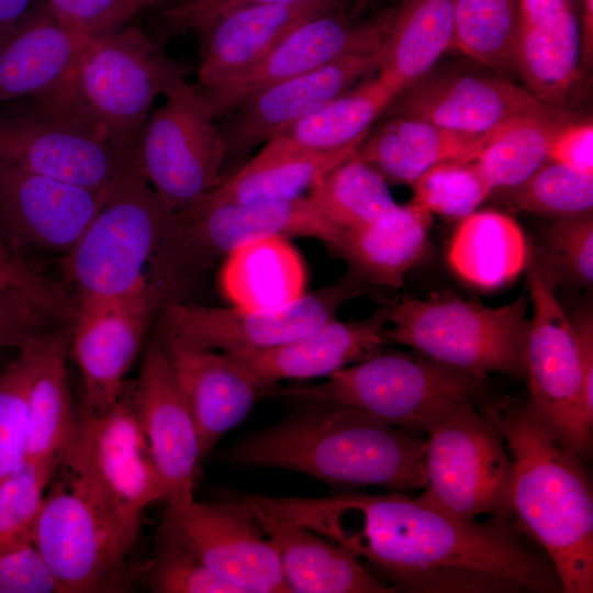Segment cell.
<instances>
[{"label":"cell","mask_w":593,"mask_h":593,"mask_svg":"<svg viewBox=\"0 0 593 593\" xmlns=\"http://www.w3.org/2000/svg\"><path fill=\"white\" fill-rule=\"evenodd\" d=\"M253 499L343 546L393 592H561L550 559L513 517L469 521L401 492Z\"/></svg>","instance_id":"6da1fadb"},{"label":"cell","mask_w":593,"mask_h":593,"mask_svg":"<svg viewBox=\"0 0 593 593\" xmlns=\"http://www.w3.org/2000/svg\"><path fill=\"white\" fill-rule=\"evenodd\" d=\"M292 400L294 405L279 422L224 450L225 463L296 471L339 488L381 486L401 493L424 489L426 441L419 432L357 410Z\"/></svg>","instance_id":"7a4b0ae2"},{"label":"cell","mask_w":593,"mask_h":593,"mask_svg":"<svg viewBox=\"0 0 593 593\" xmlns=\"http://www.w3.org/2000/svg\"><path fill=\"white\" fill-rule=\"evenodd\" d=\"M501 432L512 461L511 505L521 528L547 555L561 592H593V491L582 459L527 401L478 402Z\"/></svg>","instance_id":"3957f363"},{"label":"cell","mask_w":593,"mask_h":593,"mask_svg":"<svg viewBox=\"0 0 593 593\" xmlns=\"http://www.w3.org/2000/svg\"><path fill=\"white\" fill-rule=\"evenodd\" d=\"M186 77L141 29L123 27L88 41L70 72L52 92L32 98L43 108L135 155L153 101Z\"/></svg>","instance_id":"277c9868"},{"label":"cell","mask_w":593,"mask_h":593,"mask_svg":"<svg viewBox=\"0 0 593 593\" xmlns=\"http://www.w3.org/2000/svg\"><path fill=\"white\" fill-rule=\"evenodd\" d=\"M59 467L66 471L68 489L90 505L128 557L143 511L161 502L158 475L130 394L122 393L103 413L77 414Z\"/></svg>","instance_id":"5b68a950"},{"label":"cell","mask_w":593,"mask_h":593,"mask_svg":"<svg viewBox=\"0 0 593 593\" xmlns=\"http://www.w3.org/2000/svg\"><path fill=\"white\" fill-rule=\"evenodd\" d=\"M529 298L490 307L449 293L403 298L390 305L387 343L480 377H525Z\"/></svg>","instance_id":"8992f818"},{"label":"cell","mask_w":593,"mask_h":593,"mask_svg":"<svg viewBox=\"0 0 593 593\" xmlns=\"http://www.w3.org/2000/svg\"><path fill=\"white\" fill-rule=\"evenodd\" d=\"M483 379L418 353L380 350L320 384L273 388L269 394L353 409L423 433L426 422L445 407L461 401L479 402L484 396Z\"/></svg>","instance_id":"52a82bcc"},{"label":"cell","mask_w":593,"mask_h":593,"mask_svg":"<svg viewBox=\"0 0 593 593\" xmlns=\"http://www.w3.org/2000/svg\"><path fill=\"white\" fill-rule=\"evenodd\" d=\"M426 484L418 497L458 517H513L512 461L478 402L461 401L426 422Z\"/></svg>","instance_id":"ba28073f"},{"label":"cell","mask_w":593,"mask_h":593,"mask_svg":"<svg viewBox=\"0 0 593 593\" xmlns=\"http://www.w3.org/2000/svg\"><path fill=\"white\" fill-rule=\"evenodd\" d=\"M176 221L139 168L114 188L78 242L67 251L64 271L79 296L124 294L148 281Z\"/></svg>","instance_id":"9c48e42d"},{"label":"cell","mask_w":593,"mask_h":593,"mask_svg":"<svg viewBox=\"0 0 593 593\" xmlns=\"http://www.w3.org/2000/svg\"><path fill=\"white\" fill-rule=\"evenodd\" d=\"M340 233L306 195L286 201L198 205L176 215L154 260L152 281L163 296L247 242L266 236L310 237L329 247Z\"/></svg>","instance_id":"30bf717a"},{"label":"cell","mask_w":593,"mask_h":593,"mask_svg":"<svg viewBox=\"0 0 593 593\" xmlns=\"http://www.w3.org/2000/svg\"><path fill=\"white\" fill-rule=\"evenodd\" d=\"M533 305L524 351L527 403L557 438L582 460L592 450L591 418L583 401V371L577 337L557 295V281L527 264Z\"/></svg>","instance_id":"8fae6325"},{"label":"cell","mask_w":593,"mask_h":593,"mask_svg":"<svg viewBox=\"0 0 593 593\" xmlns=\"http://www.w3.org/2000/svg\"><path fill=\"white\" fill-rule=\"evenodd\" d=\"M141 172L166 208L180 215L198 205L224 177L226 152L195 86L186 80L148 115L136 143Z\"/></svg>","instance_id":"7c38bea8"},{"label":"cell","mask_w":593,"mask_h":593,"mask_svg":"<svg viewBox=\"0 0 593 593\" xmlns=\"http://www.w3.org/2000/svg\"><path fill=\"white\" fill-rule=\"evenodd\" d=\"M368 284L347 272L340 279L272 310L206 306L169 301L161 305L160 335L198 349L260 350L300 338L336 318Z\"/></svg>","instance_id":"4fadbf2b"},{"label":"cell","mask_w":593,"mask_h":593,"mask_svg":"<svg viewBox=\"0 0 593 593\" xmlns=\"http://www.w3.org/2000/svg\"><path fill=\"white\" fill-rule=\"evenodd\" d=\"M0 165L93 190L113 188L138 168L135 155L32 98L0 103Z\"/></svg>","instance_id":"5bb4252c"},{"label":"cell","mask_w":593,"mask_h":593,"mask_svg":"<svg viewBox=\"0 0 593 593\" xmlns=\"http://www.w3.org/2000/svg\"><path fill=\"white\" fill-rule=\"evenodd\" d=\"M160 532L242 593H291L276 548L245 496L167 506Z\"/></svg>","instance_id":"9a60e30c"},{"label":"cell","mask_w":593,"mask_h":593,"mask_svg":"<svg viewBox=\"0 0 593 593\" xmlns=\"http://www.w3.org/2000/svg\"><path fill=\"white\" fill-rule=\"evenodd\" d=\"M160 296L150 280L114 296H79L69 343L83 383L81 411L100 414L123 393Z\"/></svg>","instance_id":"2e32d148"},{"label":"cell","mask_w":593,"mask_h":593,"mask_svg":"<svg viewBox=\"0 0 593 593\" xmlns=\"http://www.w3.org/2000/svg\"><path fill=\"white\" fill-rule=\"evenodd\" d=\"M390 16L356 22L339 10L312 16L293 27L254 65L215 86L197 90L214 118L231 113L271 85L348 54L381 46Z\"/></svg>","instance_id":"e0dca14e"},{"label":"cell","mask_w":593,"mask_h":593,"mask_svg":"<svg viewBox=\"0 0 593 593\" xmlns=\"http://www.w3.org/2000/svg\"><path fill=\"white\" fill-rule=\"evenodd\" d=\"M60 593H112L127 589V556L90 505L68 488L45 495L33 534Z\"/></svg>","instance_id":"ac0fdd59"},{"label":"cell","mask_w":593,"mask_h":593,"mask_svg":"<svg viewBox=\"0 0 593 593\" xmlns=\"http://www.w3.org/2000/svg\"><path fill=\"white\" fill-rule=\"evenodd\" d=\"M130 399L155 465L161 502L167 506L191 503L202 460L200 443L160 338L147 344Z\"/></svg>","instance_id":"d6986e66"},{"label":"cell","mask_w":593,"mask_h":593,"mask_svg":"<svg viewBox=\"0 0 593 593\" xmlns=\"http://www.w3.org/2000/svg\"><path fill=\"white\" fill-rule=\"evenodd\" d=\"M384 112L470 134L484 133L519 118L570 113L504 77L448 71H428L399 93Z\"/></svg>","instance_id":"ffe728a7"},{"label":"cell","mask_w":593,"mask_h":593,"mask_svg":"<svg viewBox=\"0 0 593 593\" xmlns=\"http://www.w3.org/2000/svg\"><path fill=\"white\" fill-rule=\"evenodd\" d=\"M380 48L348 54L309 72L271 85L234 111L220 128L227 156H239L378 72Z\"/></svg>","instance_id":"44dd1931"},{"label":"cell","mask_w":593,"mask_h":593,"mask_svg":"<svg viewBox=\"0 0 593 593\" xmlns=\"http://www.w3.org/2000/svg\"><path fill=\"white\" fill-rule=\"evenodd\" d=\"M116 186L93 190L0 165V232L38 248L68 251Z\"/></svg>","instance_id":"7402d4cb"},{"label":"cell","mask_w":593,"mask_h":593,"mask_svg":"<svg viewBox=\"0 0 593 593\" xmlns=\"http://www.w3.org/2000/svg\"><path fill=\"white\" fill-rule=\"evenodd\" d=\"M390 305L368 317L336 318L290 343L272 348L226 353L254 379L261 393L281 381L329 377L381 350L387 343Z\"/></svg>","instance_id":"603a6c76"},{"label":"cell","mask_w":593,"mask_h":593,"mask_svg":"<svg viewBox=\"0 0 593 593\" xmlns=\"http://www.w3.org/2000/svg\"><path fill=\"white\" fill-rule=\"evenodd\" d=\"M159 338L191 412L203 459L245 419L262 393L228 354L189 347L164 335Z\"/></svg>","instance_id":"cb8c5ba5"},{"label":"cell","mask_w":593,"mask_h":593,"mask_svg":"<svg viewBox=\"0 0 593 593\" xmlns=\"http://www.w3.org/2000/svg\"><path fill=\"white\" fill-rule=\"evenodd\" d=\"M334 0L291 4H249L215 19L202 32L198 90L215 86L258 61L303 21L339 10Z\"/></svg>","instance_id":"d4e9b609"},{"label":"cell","mask_w":593,"mask_h":593,"mask_svg":"<svg viewBox=\"0 0 593 593\" xmlns=\"http://www.w3.org/2000/svg\"><path fill=\"white\" fill-rule=\"evenodd\" d=\"M515 70L541 101L561 108L580 77L579 16L569 0H518Z\"/></svg>","instance_id":"484cf974"},{"label":"cell","mask_w":593,"mask_h":593,"mask_svg":"<svg viewBox=\"0 0 593 593\" xmlns=\"http://www.w3.org/2000/svg\"><path fill=\"white\" fill-rule=\"evenodd\" d=\"M244 496L276 548L291 593L393 592L343 546Z\"/></svg>","instance_id":"4316f807"},{"label":"cell","mask_w":593,"mask_h":593,"mask_svg":"<svg viewBox=\"0 0 593 593\" xmlns=\"http://www.w3.org/2000/svg\"><path fill=\"white\" fill-rule=\"evenodd\" d=\"M87 42L59 23L45 0H34L0 40V103L55 90Z\"/></svg>","instance_id":"83f0119b"},{"label":"cell","mask_w":593,"mask_h":593,"mask_svg":"<svg viewBox=\"0 0 593 593\" xmlns=\"http://www.w3.org/2000/svg\"><path fill=\"white\" fill-rule=\"evenodd\" d=\"M511 122L470 134L413 118L388 115L357 152L388 183L412 186L435 165L477 159Z\"/></svg>","instance_id":"f1b7e54d"},{"label":"cell","mask_w":593,"mask_h":593,"mask_svg":"<svg viewBox=\"0 0 593 593\" xmlns=\"http://www.w3.org/2000/svg\"><path fill=\"white\" fill-rule=\"evenodd\" d=\"M433 214L411 201L388 221L342 231L329 249L368 286L401 289L407 272L428 254Z\"/></svg>","instance_id":"f546056e"},{"label":"cell","mask_w":593,"mask_h":593,"mask_svg":"<svg viewBox=\"0 0 593 593\" xmlns=\"http://www.w3.org/2000/svg\"><path fill=\"white\" fill-rule=\"evenodd\" d=\"M219 284L230 305L272 310L306 293L307 272L290 238L266 236L238 246L223 259Z\"/></svg>","instance_id":"4dcf8cb0"},{"label":"cell","mask_w":593,"mask_h":593,"mask_svg":"<svg viewBox=\"0 0 593 593\" xmlns=\"http://www.w3.org/2000/svg\"><path fill=\"white\" fill-rule=\"evenodd\" d=\"M456 0H405L391 13L377 72L394 98L432 70L451 46Z\"/></svg>","instance_id":"1f68e13d"},{"label":"cell","mask_w":593,"mask_h":593,"mask_svg":"<svg viewBox=\"0 0 593 593\" xmlns=\"http://www.w3.org/2000/svg\"><path fill=\"white\" fill-rule=\"evenodd\" d=\"M529 250L518 223L494 211H475L460 220L447 249L455 273L481 290L502 288L528 264Z\"/></svg>","instance_id":"d6a6232c"},{"label":"cell","mask_w":593,"mask_h":593,"mask_svg":"<svg viewBox=\"0 0 593 593\" xmlns=\"http://www.w3.org/2000/svg\"><path fill=\"white\" fill-rule=\"evenodd\" d=\"M358 147L309 153L264 145L249 161L223 177L198 205L246 204L304 197L331 168Z\"/></svg>","instance_id":"836d02e7"},{"label":"cell","mask_w":593,"mask_h":593,"mask_svg":"<svg viewBox=\"0 0 593 593\" xmlns=\"http://www.w3.org/2000/svg\"><path fill=\"white\" fill-rule=\"evenodd\" d=\"M394 94L370 77L277 133L264 145L286 150L329 153L359 146Z\"/></svg>","instance_id":"e575fe53"},{"label":"cell","mask_w":593,"mask_h":593,"mask_svg":"<svg viewBox=\"0 0 593 593\" xmlns=\"http://www.w3.org/2000/svg\"><path fill=\"white\" fill-rule=\"evenodd\" d=\"M388 184L356 149L331 168L306 198L340 232L357 230L388 221L399 211Z\"/></svg>","instance_id":"d590c367"},{"label":"cell","mask_w":593,"mask_h":593,"mask_svg":"<svg viewBox=\"0 0 593 593\" xmlns=\"http://www.w3.org/2000/svg\"><path fill=\"white\" fill-rule=\"evenodd\" d=\"M70 328L53 334L45 359L29 395L25 459L59 458L76 423L68 382L66 356Z\"/></svg>","instance_id":"8d00e7d4"},{"label":"cell","mask_w":593,"mask_h":593,"mask_svg":"<svg viewBox=\"0 0 593 593\" xmlns=\"http://www.w3.org/2000/svg\"><path fill=\"white\" fill-rule=\"evenodd\" d=\"M574 120L570 112L558 118L512 121L474 159L480 176L492 191L518 186L548 160L556 132Z\"/></svg>","instance_id":"74e56055"},{"label":"cell","mask_w":593,"mask_h":593,"mask_svg":"<svg viewBox=\"0 0 593 593\" xmlns=\"http://www.w3.org/2000/svg\"><path fill=\"white\" fill-rule=\"evenodd\" d=\"M519 33L518 0H456V48L497 71L515 69Z\"/></svg>","instance_id":"f35d334b"},{"label":"cell","mask_w":593,"mask_h":593,"mask_svg":"<svg viewBox=\"0 0 593 593\" xmlns=\"http://www.w3.org/2000/svg\"><path fill=\"white\" fill-rule=\"evenodd\" d=\"M54 332L20 347L0 374V481L25 460L29 395Z\"/></svg>","instance_id":"ab89813d"},{"label":"cell","mask_w":593,"mask_h":593,"mask_svg":"<svg viewBox=\"0 0 593 593\" xmlns=\"http://www.w3.org/2000/svg\"><path fill=\"white\" fill-rule=\"evenodd\" d=\"M492 193L515 211L555 219L592 214L593 172L547 160L518 186Z\"/></svg>","instance_id":"60d3db41"},{"label":"cell","mask_w":593,"mask_h":593,"mask_svg":"<svg viewBox=\"0 0 593 593\" xmlns=\"http://www.w3.org/2000/svg\"><path fill=\"white\" fill-rule=\"evenodd\" d=\"M59 458L25 459L0 481V551L32 542L45 491Z\"/></svg>","instance_id":"b9f144b4"},{"label":"cell","mask_w":593,"mask_h":593,"mask_svg":"<svg viewBox=\"0 0 593 593\" xmlns=\"http://www.w3.org/2000/svg\"><path fill=\"white\" fill-rule=\"evenodd\" d=\"M413 202L432 214L462 220L491 195L474 160H452L433 166L412 184Z\"/></svg>","instance_id":"7bdbcfd3"},{"label":"cell","mask_w":593,"mask_h":593,"mask_svg":"<svg viewBox=\"0 0 593 593\" xmlns=\"http://www.w3.org/2000/svg\"><path fill=\"white\" fill-rule=\"evenodd\" d=\"M533 261L557 283L571 281L591 288L593 282L592 214L559 217L545 230Z\"/></svg>","instance_id":"ee69618b"},{"label":"cell","mask_w":593,"mask_h":593,"mask_svg":"<svg viewBox=\"0 0 593 593\" xmlns=\"http://www.w3.org/2000/svg\"><path fill=\"white\" fill-rule=\"evenodd\" d=\"M144 579L147 588L157 593H242L163 532Z\"/></svg>","instance_id":"f6af8a7d"},{"label":"cell","mask_w":593,"mask_h":593,"mask_svg":"<svg viewBox=\"0 0 593 593\" xmlns=\"http://www.w3.org/2000/svg\"><path fill=\"white\" fill-rule=\"evenodd\" d=\"M0 282L14 291L49 322L71 326L77 303L65 289L31 269L0 232Z\"/></svg>","instance_id":"bcb514c9"},{"label":"cell","mask_w":593,"mask_h":593,"mask_svg":"<svg viewBox=\"0 0 593 593\" xmlns=\"http://www.w3.org/2000/svg\"><path fill=\"white\" fill-rule=\"evenodd\" d=\"M56 20L69 32L94 40L124 27L141 11L166 0H45Z\"/></svg>","instance_id":"7dc6e473"},{"label":"cell","mask_w":593,"mask_h":593,"mask_svg":"<svg viewBox=\"0 0 593 593\" xmlns=\"http://www.w3.org/2000/svg\"><path fill=\"white\" fill-rule=\"evenodd\" d=\"M0 593H60L32 542L0 551Z\"/></svg>","instance_id":"c3c4849f"},{"label":"cell","mask_w":593,"mask_h":593,"mask_svg":"<svg viewBox=\"0 0 593 593\" xmlns=\"http://www.w3.org/2000/svg\"><path fill=\"white\" fill-rule=\"evenodd\" d=\"M49 322L14 291L0 282V348L19 349L48 332Z\"/></svg>","instance_id":"681fc988"},{"label":"cell","mask_w":593,"mask_h":593,"mask_svg":"<svg viewBox=\"0 0 593 593\" xmlns=\"http://www.w3.org/2000/svg\"><path fill=\"white\" fill-rule=\"evenodd\" d=\"M311 0H188L167 13L175 31L195 30L200 33L215 19L233 9L249 4H291ZM342 3V0H334Z\"/></svg>","instance_id":"f907efd6"},{"label":"cell","mask_w":593,"mask_h":593,"mask_svg":"<svg viewBox=\"0 0 593 593\" xmlns=\"http://www.w3.org/2000/svg\"><path fill=\"white\" fill-rule=\"evenodd\" d=\"M548 160L593 172V124L574 120L563 124L553 135Z\"/></svg>","instance_id":"816d5d0a"},{"label":"cell","mask_w":593,"mask_h":593,"mask_svg":"<svg viewBox=\"0 0 593 593\" xmlns=\"http://www.w3.org/2000/svg\"><path fill=\"white\" fill-rule=\"evenodd\" d=\"M573 325L583 371V401L588 415L593 418V314L583 309L569 315Z\"/></svg>","instance_id":"f5cc1de1"},{"label":"cell","mask_w":593,"mask_h":593,"mask_svg":"<svg viewBox=\"0 0 593 593\" xmlns=\"http://www.w3.org/2000/svg\"><path fill=\"white\" fill-rule=\"evenodd\" d=\"M580 71L588 70L593 59V0H582L580 15Z\"/></svg>","instance_id":"db71d44e"},{"label":"cell","mask_w":593,"mask_h":593,"mask_svg":"<svg viewBox=\"0 0 593 593\" xmlns=\"http://www.w3.org/2000/svg\"><path fill=\"white\" fill-rule=\"evenodd\" d=\"M34 0H0V40L23 18Z\"/></svg>","instance_id":"11a10c76"},{"label":"cell","mask_w":593,"mask_h":593,"mask_svg":"<svg viewBox=\"0 0 593 593\" xmlns=\"http://www.w3.org/2000/svg\"><path fill=\"white\" fill-rule=\"evenodd\" d=\"M575 12L578 13V16L580 15L581 4L582 0H569Z\"/></svg>","instance_id":"9f6ffc18"}]
</instances>
